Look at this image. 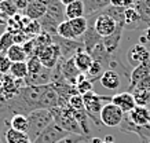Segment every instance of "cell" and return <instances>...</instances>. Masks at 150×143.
Here are the masks:
<instances>
[{
	"label": "cell",
	"mask_w": 150,
	"mask_h": 143,
	"mask_svg": "<svg viewBox=\"0 0 150 143\" xmlns=\"http://www.w3.org/2000/svg\"><path fill=\"white\" fill-rule=\"evenodd\" d=\"M26 117H28V124H29L26 136L30 142H33L48 125H51L54 123L52 113H51V110H47V109L33 110L32 113H29Z\"/></svg>",
	"instance_id": "1"
},
{
	"label": "cell",
	"mask_w": 150,
	"mask_h": 143,
	"mask_svg": "<svg viewBox=\"0 0 150 143\" xmlns=\"http://www.w3.org/2000/svg\"><path fill=\"white\" fill-rule=\"evenodd\" d=\"M52 117H54V123L58 124L61 128H64L65 131H68L69 134L73 135H84L80 123L77 121L74 111L70 109L69 106L64 107H55L51 109ZM86 136V135H84Z\"/></svg>",
	"instance_id": "2"
},
{
	"label": "cell",
	"mask_w": 150,
	"mask_h": 143,
	"mask_svg": "<svg viewBox=\"0 0 150 143\" xmlns=\"http://www.w3.org/2000/svg\"><path fill=\"white\" fill-rule=\"evenodd\" d=\"M83 102H84V109H86L87 116L90 117V120L94 121V124H102L100 123V111L103 109L106 103L112 102V97L108 95H99L95 91L83 95Z\"/></svg>",
	"instance_id": "3"
},
{
	"label": "cell",
	"mask_w": 150,
	"mask_h": 143,
	"mask_svg": "<svg viewBox=\"0 0 150 143\" xmlns=\"http://www.w3.org/2000/svg\"><path fill=\"white\" fill-rule=\"evenodd\" d=\"M90 18L94 21L95 32L98 33L102 39H103V37L112 36V35L116 32V29H117V22H116L113 18H110L109 15L103 14V13H95L94 15H90Z\"/></svg>",
	"instance_id": "4"
},
{
	"label": "cell",
	"mask_w": 150,
	"mask_h": 143,
	"mask_svg": "<svg viewBox=\"0 0 150 143\" xmlns=\"http://www.w3.org/2000/svg\"><path fill=\"white\" fill-rule=\"evenodd\" d=\"M124 118V113L120 107H117L114 103H106L100 111V123L106 127H120L121 121Z\"/></svg>",
	"instance_id": "5"
},
{
	"label": "cell",
	"mask_w": 150,
	"mask_h": 143,
	"mask_svg": "<svg viewBox=\"0 0 150 143\" xmlns=\"http://www.w3.org/2000/svg\"><path fill=\"white\" fill-rule=\"evenodd\" d=\"M35 56H37L40 59L41 65L47 68V69H54L55 66L58 65L59 59H61V50H59L58 44H50V46L44 47L43 50H40Z\"/></svg>",
	"instance_id": "6"
},
{
	"label": "cell",
	"mask_w": 150,
	"mask_h": 143,
	"mask_svg": "<svg viewBox=\"0 0 150 143\" xmlns=\"http://www.w3.org/2000/svg\"><path fill=\"white\" fill-rule=\"evenodd\" d=\"M69 135H72V134H69L68 131H65L64 128H61L58 124L52 123V124L48 125L32 143H57V142H59V140L65 139L66 136H69Z\"/></svg>",
	"instance_id": "7"
},
{
	"label": "cell",
	"mask_w": 150,
	"mask_h": 143,
	"mask_svg": "<svg viewBox=\"0 0 150 143\" xmlns=\"http://www.w3.org/2000/svg\"><path fill=\"white\" fill-rule=\"evenodd\" d=\"M149 61H150V50L149 47L143 46V44L138 43L127 52V62L134 68H137V66L145 63V62H149Z\"/></svg>",
	"instance_id": "8"
},
{
	"label": "cell",
	"mask_w": 150,
	"mask_h": 143,
	"mask_svg": "<svg viewBox=\"0 0 150 143\" xmlns=\"http://www.w3.org/2000/svg\"><path fill=\"white\" fill-rule=\"evenodd\" d=\"M120 131L124 132V134H137L139 136V139H150V125H143V127H139V125L134 124L128 114H124V118L120 124Z\"/></svg>",
	"instance_id": "9"
},
{
	"label": "cell",
	"mask_w": 150,
	"mask_h": 143,
	"mask_svg": "<svg viewBox=\"0 0 150 143\" xmlns=\"http://www.w3.org/2000/svg\"><path fill=\"white\" fill-rule=\"evenodd\" d=\"M47 13V3L44 0H33L29 1L28 7L23 11V15L30 21H40Z\"/></svg>",
	"instance_id": "10"
},
{
	"label": "cell",
	"mask_w": 150,
	"mask_h": 143,
	"mask_svg": "<svg viewBox=\"0 0 150 143\" xmlns=\"http://www.w3.org/2000/svg\"><path fill=\"white\" fill-rule=\"evenodd\" d=\"M112 103H114L117 107H120L124 114H128L129 111H132L137 107L135 99L132 97V94L128 92V91L113 95V97H112Z\"/></svg>",
	"instance_id": "11"
},
{
	"label": "cell",
	"mask_w": 150,
	"mask_h": 143,
	"mask_svg": "<svg viewBox=\"0 0 150 143\" xmlns=\"http://www.w3.org/2000/svg\"><path fill=\"white\" fill-rule=\"evenodd\" d=\"M59 63H61V69H62V74H64L65 80H66L70 85H74V87H76L77 77L81 73H80V70L76 68L73 58H69V59H59Z\"/></svg>",
	"instance_id": "12"
},
{
	"label": "cell",
	"mask_w": 150,
	"mask_h": 143,
	"mask_svg": "<svg viewBox=\"0 0 150 143\" xmlns=\"http://www.w3.org/2000/svg\"><path fill=\"white\" fill-rule=\"evenodd\" d=\"M150 74V61L145 62V63L139 65L137 68H134L129 74V84H128V92H131L134 88L137 87L138 84L141 83L142 80L145 79L146 76Z\"/></svg>",
	"instance_id": "13"
},
{
	"label": "cell",
	"mask_w": 150,
	"mask_h": 143,
	"mask_svg": "<svg viewBox=\"0 0 150 143\" xmlns=\"http://www.w3.org/2000/svg\"><path fill=\"white\" fill-rule=\"evenodd\" d=\"M124 30H125V26L117 23V29H116V32H114L112 36L103 37V39H102V44H103L105 50H106L108 54L114 55V52L117 51L118 46H120V40H121V36H123Z\"/></svg>",
	"instance_id": "14"
},
{
	"label": "cell",
	"mask_w": 150,
	"mask_h": 143,
	"mask_svg": "<svg viewBox=\"0 0 150 143\" xmlns=\"http://www.w3.org/2000/svg\"><path fill=\"white\" fill-rule=\"evenodd\" d=\"M55 107H59V95H58V92L54 89V87L47 85L46 91H44L43 97H41L40 109L51 110V109H55Z\"/></svg>",
	"instance_id": "15"
},
{
	"label": "cell",
	"mask_w": 150,
	"mask_h": 143,
	"mask_svg": "<svg viewBox=\"0 0 150 143\" xmlns=\"http://www.w3.org/2000/svg\"><path fill=\"white\" fill-rule=\"evenodd\" d=\"M129 120L134 124L143 127V125H150V109L149 107H141L137 106L132 111L128 113Z\"/></svg>",
	"instance_id": "16"
},
{
	"label": "cell",
	"mask_w": 150,
	"mask_h": 143,
	"mask_svg": "<svg viewBox=\"0 0 150 143\" xmlns=\"http://www.w3.org/2000/svg\"><path fill=\"white\" fill-rule=\"evenodd\" d=\"M73 61H74L76 68L80 70V73H84V74L90 70V68H91L92 63H94L92 55L90 54V52H87L86 50H80V51H79L77 54L73 56Z\"/></svg>",
	"instance_id": "17"
},
{
	"label": "cell",
	"mask_w": 150,
	"mask_h": 143,
	"mask_svg": "<svg viewBox=\"0 0 150 143\" xmlns=\"http://www.w3.org/2000/svg\"><path fill=\"white\" fill-rule=\"evenodd\" d=\"M99 81H100V84H102L105 88H108V89H117V88L121 85L120 73L116 72V70H112V69L105 70V73L102 74V77H100Z\"/></svg>",
	"instance_id": "18"
},
{
	"label": "cell",
	"mask_w": 150,
	"mask_h": 143,
	"mask_svg": "<svg viewBox=\"0 0 150 143\" xmlns=\"http://www.w3.org/2000/svg\"><path fill=\"white\" fill-rule=\"evenodd\" d=\"M138 14L141 17V22L143 29L150 28V0H137L135 6Z\"/></svg>",
	"instance_id": "19"
},
{
	"label": "cell",
	"mask_w": 150,
	"mask_h": 143,
	"mask_svg": "<svg viewBox=\"0 0 150 143\" xmlns=\"http://www.w3.org/2000/svg\"><path fill=\"white\" fill-rule=\"evenodd\" d=\"M65 17L66 19H76L86 17V10H84V3L83 0H74L72 4L65 7Z\"/></svg>",
	"instance_id": "20"
},
{
	"label": "cell",
	"mask_w": 150,
	"mask_h": 143,
	"mask_svg": "<svg viewBox=\"0 0 150 143\" xmlns=\"http://www.w3.org/2000/svg\"><path fill=\"white\" fill-rule=\"evenodd\" d=\"M83 3H84V10H86V17H90L109 7L110 0H83Z\"/></svg>",
	"instance_id": "21"
},
{
	"label": "cell",
	"mask_w": 150,
	"mask_h": 143,
	"mask_svg": "<svg viewBox=\"0 0 150 143\" xmlns=\"http://www.w3.org/2000/svg\"><path fill=\"white\" fill-rule=\"evenodd\" d=\"M100 13L109 15L110 18H113L117 23L125 26V8H124V7H114V6H109V7H106L103 11H100Z\"/></svg>",
	"instance_id": "22"
},
{
	"label": "cell",
	"mask_w": 150,
	"mask_h": 143,
	"mask_svg": "<svg viewBox=\"0 0 150 143\" xmlns=\"http://www.w3.org/2000/svg\"><path fill=\"white\" fill-rule=\"evenodd\" d=\"M10 127L18 132H22V134L26 135L28 132V117L25 114H13L11 118H10Z\"/></svg>",
	"instance_id": "23"
},
{
	"label": "cell",
	"mask_w": 150,
	"mask_h": 143,
	"mask_svg": "<svg viewBox=\"0 0 150 143\" xmlns=\"http://www.w3.org/2000/svg\"><path fill=\"white\" fill-rule=\"evenodd\" d=\"M6 54H7L8 59L13 63H15V62H26L28 55H26V52H25V50H23V47L19 46V44H14Z\"/></svg>",
	"instance_id": "24"
},
{
	"label": "cell",
	"mask_w": 150,
	"mask_h": 143,
	"mask_svg": "<svg viewBox=\"0 0 150 143\" xmlns=\"http://www.w3.org/2000/svg\"><path fill=\"white\" fill-rule=\"evenodd\" d=\"M68 21H69V19H68ZM69 22H70V26H72L73 33H74L76 39L84 36V33H86L87 29H88V21H87L86 17L76 18V19H70Z\"/></svg>",
	"instance_id": "25"
},
{
	"label": "cell",
	"mask_w": 150,
	"mask_h": 143,
	"mask_svg": "<svg viewBox=\"0 0 150 143\" xmlns=\"http://www.w3.org/2000/svg\"><path fill=\"white\" fill-rule=\"evenodd\" d=\"M28 62H15V63L11 65V68H10V73L14 79L17 80H23L28 77Z\"/></svg>",
	"instance_id": "26"
},
{
	"label": "cell",
	"mask_w": 150,
	"mask_h": 143,
	"mask_svg": "<svg viewBox=\"0 0 150 143\" xmlns=\"http://www.w3.org/2000/svg\"><path fill=\"white\" fill-rule=\"evenodd\" d=\"M132 97L135 99V103L137 106L141 107H147L150 103V91H146V89H142V88H135L131 91Z\"/></svg>",
	"instance_id": "27"
},
{
	"label": "cell",
	"mask_w": 150,
	"mask_h": 143,
	"mask_svg": "<svg viewBox=\"0 0 150 143\" xmlns=\"http://www.w3.org/2000/svg\"><path fill=\"white\" fill-rule=\"evenodd\" d=\"M57 35H58L59 37H62V39H66V40H77L76 36H74V33H73V29H72V26H70V22H69L68 19H65L64 22L59 23Z\"/></svg>",
	"instance_id": "28"
},
{
	"label": "cell",
	"mask_w": 150,
	"mask_h": 143,
	"mask_svg": "<svg viewBox=\"0 0 150 143\" xmlns=\"http://www.w3.org/2000/svg\"><path fill=\"white\" fill-rule=\"evenodd\" d=\"M105 73L103 70V65L100 63V62H96V61H94V63H92V66L90 68V70L86 73V77L91 83H94V81H96V80H100V77H102V74Z\"/></svg>",
	"instance_id": "29"
},
{
	"label": "cell",
	"mask_w": 150,
	"mask_h": 143,
	"mask_svg": "<svg viewBox=\"0 0 150 143\" xmlns=\"http://www.w3.org/2000/svg\"><path fill=\"white\" fill-rule=\"evenodd\" d=\"M14 44H15L14 35L11 32H8V30H6V32L0 36V52H7Z\"/></svg>",
	"instance_id": "30"
},
{
	"label": "cell",
	"mask_w": 150,
	"mask_h": 143,
	"mask_svg": "<svg viewBox=\"0 0 150 143\" xmlns=\"http://www.w3.org/2000/svg\"><path fill=\"white\" fill-rule=\"evenodd\" d=\"M0 13H3V14L10 19V18H13V17H15L19 11H18V8L14 6V3L11 0H4V1L0 3Z\"/></svg>",
	"instance_id": "31"
},
{
	"label": "cell",
	"mask_w": 150,
	"mask_h": 143,
	"mask_svg": "<svg viewBox=\"0 0 150 143\" xmlns=\"http://www.w3.org/2000/svg\"><path fill=\"white\" fill-rule=\"evenodd\" d=\"M4 138H6V143H18L22 139H26L28 136L25 134H22V132H18V131L13 129L11 127H8L4 134Z\"/></svg>",
	"instance_id": "32"
},
{
	"label": "cell",
	"mask_w": 150,
	"mask_h": 143,
	"mask_svg": "<svg viewBox=\"0 0 150 143\" xmlns=\"http://www.w3.org/2000/svg\"><path fill=\"white\" fill-rule=\"evenodd\" d=\"M68 106L74 111H86V109H84V102H83V97L79 95V94H76V95H73V97L69 98Z\"/></svg>",
	"instance_id": "33"
},
{
	"label": "cell",
	"mask_w": 150,
	"mask_h": 143,
	"mask_svg": "<svg viewBox=\"0 0 150 143\" xmlns=\"http://www.w3.org/2000/svg\"><path fill=\"white\" fill-rule=\"evenodd\" d=\"M43 65H41V62H40V59L37 58V56H30L29 58V61H28V76L29 74H36V73H39V72H41L43 70Z\"/></svg>",
	"instance_id": "34"
},
{
	"label": "cell",
	"mask_w": 150,
	"mask_h": 143,
	"mask_svg": "<svg viewBox=\"0 0 150 143\" xmlns=\"http://www.w3.org/2000/svg\"><path fill=\"white\" fill-rule=\"evenodd\" d=\"M92 88H94V84H92L88 79L83 80V81L76 84V91H77V94L81 95V97L86 95V94H88V92H91V91H94Z\"/></svg>",
	"instance_id": "35"
},
{
	"label": "cell",
	"mask_w": 150,
	"mask_h": 143,
	"mask_svg": "<svg viewBox=\"0 0 150 143\" xmlns=\"http://www.w3.org/2000/svg\"><path fill=\"white\" fill-rule=\"evenodd\" d=\"M13 62L8 59V56L6 52H0V76L10 73V68H11Z\"/></svg>",
	"instance_id": "36"
},
{
	"label": "cell",
	"mask_w": 150,
	"mask_h": 143,
	"mask_svg": "<svg viewBox=\"0 0 150 143\" xmlns=\"http://www.w3.org/2000/svg\"><path fill=\"white\" fill-rule=\"evenodd\" d=\"M40 30H41V26L39 21H30V23L23 29V32L26 33L28 36H39Z\"/></svg>",
	"instance_id": "37"
},
{
	"label": "cell",
	"mask_w": 150,
	"mask_h": 143,
	"mask_svg": "<svg viewBox=\"0 0 150 143\" xmlns=\"http://www.w3.org/2000/svg\"><path fill=\"white\" fill-rule=\"evenodd\" d=\"M91 138H88V136H84V135H69L66 136L65 139L62 140H59L57 143H83V142H88Z\"/></svg>",
	"instance_id": "38"
},
{
	"label": "cell",
	"mask_w": 150,
	"mask_h": 143,
	"mask_svg": "<svg viewBox=\"0 0 150 143\" xmlns=\"http://www.w3.org/2000/svg\"><path fill=\"white\" fill-rule=\"evenodd\" d=\"M8 127H10V120L1 117V118H0V143H6L4 134H6V131H7Z\"/></svg>",
	"instance_id": "39"
},
{
	"label": "cell",
	"mask_w": 150,
	"mask_h": 143,
	"mask_svg": "<svg viewBox=\"0 0 150 143\" xmlns=\"http://www.w3.org/2000/svg\"><path fill=\"white\" fill-rule=\"evenodd\" d=\"M14 3V6L18 8V11H25V8L28 7V4H29V0H11Z\"/></svg>",
	"instance_id": "40"
},
{
	"label": "cell",
	"mask_w": 150,
	"mask_h": 143,
	"mask_svg": "<svg viewBox=\"0 0 150 143\" xmlns=\"http://www.w3.org/2000/svg\"><path fill=\"white\" fill-rule=\"evenodd\" d=\"M149 43H150V28H147V29H145L143 35L139 37V44L146 46V44H149ZM146 47H147V46H146Z\"/></svg>",
	"instance_id": "41"
},
{
	"label": "cell",
	"mask_w": 150,
	"mask_h": 143,
	"mask_svg": "<svg viewBox=\"0 0 150 143\" xmlns=\"http://www.w3.org/2000/svg\"><path fill=\"white\" fill-rule=\"evenodd\" d=\"M135 88H142V89H146V91H150V74L149 76H146L145 79L142 80L141 83L138 84L137 87ZM135 88H134V89H135Z\"/></svg>",
	"instance_id": "42"
},
{
	"label": "cell",
	"mask_w": 150,
	"mask_h": 143,
	"mask_svg": "<svg viewBox=\"0 0 150 143\" xmlns=\"http://www.w3.org/2000/svg\"><path fill=\"white\" fill-rule=\"evenodd\" d=\"M7 114H10L8 107H7V105H6V103H3V102L0 101V118H1V117L7 118Z\"/></svg>",
	"instance_id": "43"
},
{
	"label": "cell",
	"mask_w": 150,
	"mask_h": 143,
	"mask_svg": "<svg viewBox=\"0 0 150 143\" xmlns=\"http://www.w3.org/2000/svg\"><path fill=\"white\" fill-rule=\"evenodd\" d=\"M110 6H114V7H124V0H110Z\"/></svg>",
	"instance_id": "44"
},
{
	"label": "cell",
	"mask_w": 150,
	"mask_h": 143,
	"mask_svg": "<svg viewBox=\"0 0 150 143\" xmlns=\"http://www.w3.org/2000/svg\"><path fill=\"white\" fill-rule=\"evenodd\" d=\"M135 1H137V0H124V8L134 7V6H135Z\"/></svg>",
	"instance_id": "45"
},
{
	"label": "cell",
	"mask_w": 150,
	"mask_h": 143,
	"mask_svg": "<svg viewBox=\"0 0 150 143\" xmlns=\"http://www.w3.org/2000/svg\"><path fill=\"white\" fill-rule=\"evenodd\" d=\"M88 143H105V140L100 138H91L88 140Z\"/></svg>",
	"instance_id": "46"
},
{
	"label": "cell",
	"mask_w": 150,
	"mask_h": 143,
	"mask_svg": "<svg viewBox=\"0 0 150 143\" xmlns=\"http://www.w3.org/2000/svg\"><path fill=\"white\" fill-rule=\"evenodd\" d=\"M59 1H61V3H62V4H64L65 7H66V6L72 4V3H73V1H74V0H59Z\"/></svg>",
	"instance_id": "47"
},
{
	"label": "cell",
	"mask_w": 150,
	"mask_h": 143,
	"mask_svg": "<svg viewBox=\"0 0 150 143\" xmlns=\"http://www.w3.org/2000/svg\"><path fill=\"white\" fill-rule=\"evenodd\" d=\"M105 143H114V140H113V136H106L105 138Z\"/></svg>",
	"instance_id": "48"
},
{
	"label": "cell",
	"mask_w": 150,
	"mask_h": 143,
	"mask_svg": "<svg viewBox=\"0 0 150 143\" xmlns=\"http://www.w3.org/2000/svg\"><path fill=\"white\" fill-rule=\"evenodd\" d=\"M18 143H32V142H30V140H29V139H22V140H21V142H18Z\"/></svg>",
	"instance_id": "49"
},
{
	"label": "cell",
	"mask_w": 150,
	"mask_h": 143,
	"mask_svg": "<svg viewBox=\"0 0 150 143\" xmlns=\"http://www.w3.org/2000/svg\"><path fill=\"white\" fill-rule=\"evenodd\" d=\"M141 143H150V139H142Z\"/></svg>",
	"instance_id": "50"
},
{
	"label": "cell",
	"mask_w": 150,
	"mask_h": 143,
	"mask_svg": "<svg viewBox=\"0 0 150 143\" xmlns=\"http://www.w3.org/2000/svg\"><path fill=\"white\" fill-rule=\"evenodd\" d=\"M29 1H33V0H29Z\"/></svg>",
	"instance_id": "51"
}]
</instances>
